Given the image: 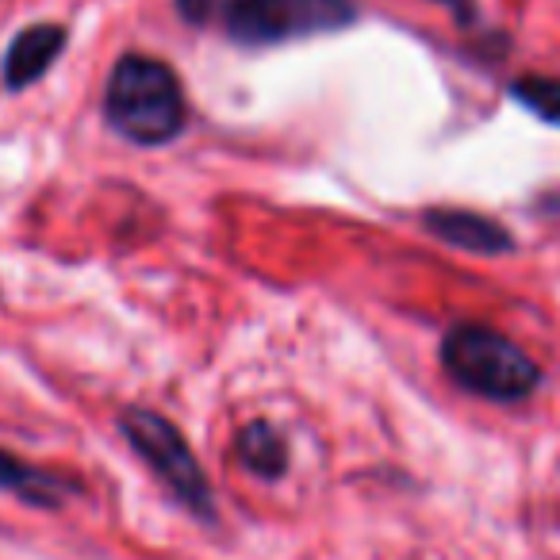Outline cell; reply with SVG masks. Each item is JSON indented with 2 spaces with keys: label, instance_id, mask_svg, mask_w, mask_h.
<instances>
[{
  "label": "cell",
  "instance_id": "cell-1",
  "mask_svg": "<svg viewBox=\"0 0 560 560\" xmlns=\"http://www.w3.org/2000/svg\"><path fill=\"white\" fill-rule=\"evenodd\" d=\"M104 116L112 131L135 147H165L188 124L185 89L165 62L127 55L116 62L108 89H104Z\"/></svg>",
  "mask_w": 560,
  "mask_h": 560
},
{
  "label": "cell",
  "instance_id": "cell-2",
  "mask_svg": "<svg viewBox=\"0 0 560 560\" xmlns=\"http://www.w3.org/2000/svg\"><path fill=\"white\" fill-rule=\"evenodd\" d=\"M442 369L457 388L491 404H522L541 384V369L534 365V358L503 330L483 323H457L445 330Z\"/></svg>",
  "mask_w": 560,
  "mask_h": 560
},
{
  "label": "cell",
  "instance_id": "cell-3",
  "mask_svg": "<svg viewBox=\"0 0 560 560\" xmlns=\"http://www.w3.org/2000/svg\"><path fill=\"white\" fill-rule=\"evenodd\" d=\"M119 430H124L131 450L154 468V476L170 488V495L185 511H192L196 518H208V522L215 518V491H211L196 453L188 450L185 434L165 415L147 411V407H131L119 419Z\"/></svg>",
  "mask_w": 560,
  "mask_h": 560
},
{
  "label": "cell",
  "instance_id": "cell-4",
  "mask_svg": "<svg viewBox=\"0 0 560 560\" xmlns=\"http://www.w3.org/2000/svg\"><path fill=\"white\" fill-rule=\"evenodd\" d=\"M353 16V0H238L223 20V32L242 47H272L342 32Z\"/></svg>",
  "mask_w": 560,
  "mask_h": 560
},
{
  "label": "cell",
  "instance_id": "cell-5",
  "mask_svg": "<svg viewBox=\"0 0 560 560\" xmlns=\"http://www.w3.org/2000/svg\"><path fill=\"white\" fill-rule=\"evenodd\" d=\"M427 231L434 234L438 242L453 249H465V254H488L499 257L514 246V238L495 223V219L480 215V211H468V208H430L422 215Z\"/></svg>",
  "mask_w": 560,
  "mask_h": 560
},
{
  "label": "cell",
  "instance_id": "cell-6",
  "mask_svg": "<svg viewBox=\"0 0 560 560\" xmlns=\"http://www.w3.org/2000/svg\"><path fill=\"white\" fill-rule=\"evenodd\" d=\"M66 47V27L58 24H35L12 39L9 55H4V85L27 89L55 66V58Z\"/></svg>",
  "mask_w": 560,
  "mask_h": 560
},
{
  "label": "cell",
  "instance_id": "cell-7",
  "mask_svg": "<svg viewBox=\"0 0 560 560\" xmlns=\"http://www.w3.org/2000/svg\"><path fill=\"white\" fill-rule=\"evenodd\" d=\"M234 453L246 465V472L261 476V480H280L284 468H289V445L280 438V430L272 422H246L238 430V442H234Z\"/></svg>",
  "mask_w": 560,
  "mask_h": 560
},
{
  "label": "cell",
  "instance_id": "cell-8",
  "mask_svg": "<svg viewBox=\"0 0 560 560\" xmlns=\"http://www.w3.org/2000/svg\"><path fill=\"white\" fill-rule=\"evenodd\" d=\"M0 491H9V495L24 499V503H32V506H62L70 483L55 480V476L43 472V468L24 465V460H16L12 453L0 450Z\"/></svg>",
  "mask_w": 560,
  "mask_h": 560
},
{
  "label": "cell",
  "instance_id": "cell-9",
  "mask_svg": "<svg viewBox=\"0 0 560 560\" xmlns=\"http://www.w3.org/2000/svg\"><path fill=\"white\" fill-rule=\"evenodd\" d=\"M511 96L522 104L526 112L541 116L545 124L560 127V81L557 78H518L511 85Z\"/></svg>",
  "mask_w": 560,
  "mask_h": 560
},
{
  "label": "cell",
  "instance_id": "cell-10",
  "mask_svg": "<svg viewBox=\"0 0 560 560\" xmlns=\"http://www.w3.org/2000/svg\"><path fill=\"white\" fill-rule=\"evenodd\" d=\"M238 0H177V12L188 20V24L203 27V24H223L234 12Z\"/></svg>",
  "mask_w": 560,
  "mask_h": 560
},
{
  "label": "cell",
  "instance_id": "cell-11",
  "mask_svg": "<svg viewBox=\"0 0 560 560\" xmlns=\"http://www.w3.org/2000/svg\"><path fill=\"white\" fill-rule=\"evenodd\" d=\"M438 4H445L457 20H472V0H438Z\"/></svg>",
  "mask_w": 560,
  "mask_h": 560
}]
</instances>
